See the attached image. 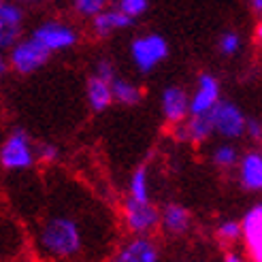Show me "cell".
I'll return each mask as SVG.
<instances>
[{
	"label": "cell",
	"mask_w": 262,
	"mask_h": 262,
	"mask_svg": "<svg viewBox=\"0 0 262 262\" xmlns=\"http://www.w3.org/2000/svg\"><path fill=\"white\" fill-rule=\"evenodd\" d=\"M90 215L75 207H49L36 226L38 254L51 262H77L92 250Z\"/></svg>",
	"instance_id": "1"
},
{
	"label": "cell",
	"mask_w": 262,
	"mask_h": 262,
	"mask_svg": "<svg viewBox=\"0 0 262 262\" xmlns=\"http://www.w3.org/2000/svg\"><path fill=\"white\" fill-rule=\"evenodd\" d=\"M36 145L24 128H15L7 135L0 147V164L9 173L28 171L36 162Z\"/></svg>",
	"instance_id": "2"
},
{
	"label": "cell",
	"mask_w": 262,
	"mask_h": 262,
	"mask_svg": "<svg viewBox=\"0 0 262 262\" xmlns=\"http://www.w3.org/2000/svg\"><path fill=\"white\" fill-rule=\"evenodd\" d=\"M166 58H168V43L162 34L149 32V34L137 36L130 43V60H133L137 71L143 75H149Z\"/></svg>",
	"instance_id": "3"
},
{
	"label": "cell",
	"mask_w": 262,
	"mask_h": 262,
	"mask_svg": "<svg viewBox=\"0 0 262 262\" xmlns=\"http://www.w3.org/2000/svg\"><path fill=\"white\" fill-rule=\"evenodd\" d=\"M122 217L124 226L130 234H141V237H149V234L160 226V211L154 203H139L126 196L122 205Z\"/></svg>",
	"instance_id": "4"
},
{
	"label": "cell",
	"mask_w": 262,
	"mask_h": 262,
	"mask_svg": "<svg viewBox=\"0 0 262 262\" xmlns=\"http://www.w3.org/2000/svg\"><path fill=\"white\" fill-rule=\"evenodd\" d=\"M49 51L32 36L19 38V41L9 49V64L11 69L19 75H32L41 67H45V62L49 60Z\"/></svg>",
	"instance_id": "5"
},
{
	"label": "cell",
	"mask_w": 262,
	"mask_h": 262,
	"mask_svg": "<svg viewBox=\"0 0 262 262\" xmlns=\"http://www.w3.org/2000/svg\"><path fill=\"white\" fill-rule=\"evenodd\" d=\"M30 36L36 38L49 54L67 51V49L75 47L77 41H79V34H77L73 26L64 24V21H56V19H49V21H43L41 26H36Z\"/></svg>",
	"instance_id": "6"
},
{
	"label": "cell",
	"mask_w": 262,
	"mask_h": 262,
	"mask_svg": "<svg viewBox=\"0 0 262 262\" xmlns=\"http://www.w3.org/2000/svg\"><path fill=\"white\" fill-rule=\"evenodd\" d=\"M215 135L224 139H241L247 128V117L239 109V104L230 100H220V104L211 111Z\"/></svg>",
	"instance_id": "7"
},
{
	"label": "cell",
	"mask_w": 262,
	"mask_h": 262,
	"mask_svg": "<svg viewBox=\"0 0 262 262\" xmlns=\"http://www.w3.org/2000/svg\"><path fill=\"white\" fill-rule=\"evenodd\" d=\"M222 100V85L211 73H201L190 94V115H209Z\"/></svg>",
	"instance_id": "8"
},
{
	"label": "cell",
	"mask_w": 262,
	"mask_h": 262,
	"mask_svg": "<svg viewBox=\"0 0 262 262\" xmlns=\"http://www.w3.org/2000/svg\"><path fill=\"white\" fill-rule=\"evenodd\" d=\"M109 262H160V250L151 237L133 234L111 254Z\"/></svg>",
	"instance_id": "9"
},
{
	"label": "cell",
	"mask_w": 262,
	"mask_h": 262,
	"mask_svg": "<svg viewBox=\"0 0 262 262\" xmlns=\"http://www.w3.org/2000/svg\"><path fill=\"white\" fill-rule=\"evenodd\" d=\"M160 109L168 124H183L190 117V94L179 85H166L160 94Z\"/></svg>",
	"instance_id": "10"
},
{
	"label": "cell",
	"mask_w": 262,
	"mask_h": 262,
	"mask_svg": "<svg viewBox=\"0 0 262 262\" xmlns=\"http://www.w3.org/2000/svg\"><path fill=\"white\" fill-rule=\"evenodd\" d=\"M24 9L15 0L0 3V47L11 49L21 38Z\"/></svg>",
	"instance_id": "11"
},
{
	"label": "cell",
	"mask_w": 262,
	"mask_h": 262,
	"mask_svg": "<svg viewBox=\"0 0 262 262\" xmlns=\"http://www.w3.org/2000/svg\"><path fill=\"white\" fill-rule=\"evenodd\" d=\"M243 241L252 262H262V203L252 205L241 217Z\"/></svg>",
	"instance_id": "12"
},
{
	"label": "cell",
	"mask_w": 262,
	"mask_h": 262,
	"mask_svg": "<svg viewBox=\"0 0 262 262\" xmlns=\"http://www.w3.org/2000/svg\"><path fill=\"white\" fill-rule=\"evenodd\" d=\"M173 135L181 143H205L215 135L213 117L209 115H190L183 124H177Z\"/></svg>",
	"instance_id": "13"
},
{
	"label": "cell",
	"mask_w": 262,
	"mask_h": 262,
	"mask_svg": "<svg viewBox=\"0 0 262 262\" xmlns=\"http://www.w3.org/2000/svg\"><path fill=\"white\" fill-rule=\"evenodd\" d=\"M241 188L247 192H262V151H245L237 164Z\"/></svg>",
	"instance_id": "14"
},
{
	"label": "cell",
	"mask_w": 262,
	"mask_h": 262,
	"mask_svg": "<svg viewBox=\"0 0 262 262\" xmlns=\"http://www.w3.org/2000/svg\"><path fill=\"white\" fill-rule=\"evenodd\" d=\"M133 24H135V19L128 17L124 11H120L117 7H113V9L107 7L104 11H100L96 17H92V32L102 38V36H109L111 32L126 30Z\"/></svg>",
	"instance_id": "15"
},
{
	"label": "cell",
	"mask_w": 262,
	"mask_h": 262,
	"mask_svg": "<svg viewBox=\"0 0 262 262\" xmlns=\"http://www.w3.org/2000/svg\"><path fill=\"white\" fill-rule=\"evenodd\" d=\"M85 98H88V107L94 113L107 111L115 102L111 81L102 79V77H98V75H92L88 79V83H85Z\"/></svg>",
	"instance_id": "16"
},
{
	"label": "cell",
	"mask_w": 262,
	"mask_h": 262,
	"mask_svg": "<svg viewBox=\"0 0 262 262\" xmlns=\"http://www.w3.org/2000/svg\"><path fill=\"white\" fill-rule=\"evenodd\" d=\"M160 226L168 234H186L192 226V213L179 203H168L160 211Z\"/></svg>",
	"instance_id": "17"
},
{
	"label": "cell",
	"mask_w": 262,
	"mask_h": 262,
	"mask_svg": "<svg viewBox=\"0 0 262 262\" xmlns=\"http://www.w3.org/2000/svg\"><path fill=\"white\" fill-rule=\"evenodd\" d=\"M128 199L139 203H151V183H149V168L141 164L128 179Z\"/></svg>",
	"instance_id": "18"
},
{
	"label": "cell",
	"mask_w": 262,
	"mask_h": 262,
	"mask_svg": "<svg viewBox=\"0 0 262 262\" xmlns=\"http://www.w3.org/2000/svg\"><path fill=\"white\" fill-rule=\"evenodd\" d=\"M113 88V98L115 102L126 104V107H135L143 100V90L130 79H124V77H115L111 81Z\"/></svg>",
	"instance_id": "19"
},
{
	"label": "cell",
	"mask_w": 262,
	"mask_h": 262,
	"mask_svg": "<svg viewBox=\"0 0 262 262\" xmlns=\"http://www.w3.org/2000/svg\"><path fill=\"white\" fill-rule=\"evenodd\" d=\"M211 160L217 168H232V166H237L239 160H241V156L237 151V147L232 145V143H222V145H217L211 154Z\"/></svg>",
	"instance_id": "20"
},
{
	"label": "cell",
	"mask_w": 262,
	"mask_h": 262,
	"mask_svg": "<svg viewBox=\"0 0 262 262\" xmlns=\"http://www.w3.org/2000/svg\"><path fill=\"white\" fill-rule=\"evenodd\" d=\"M215 234L222 243H234L243 239V224L237 220H222L215 228Z\"/></svg>",
	"instance_id": "21"
},
{
	"label": "cell",
	"mask_w": 262,
	"mask_h": 262,
	"mask_svg": "<svg viewBox=\"0 0 262 262\" xmlns=\"http://www.w3.org/2000/svg\"><path fill=\"white\" fill-rule=\"evenodd\" d=\"M217 47H220V54H222V56L232 58V56H237L239 51H241L243 38H241V34H239L237 30H226V32H222Z\"/></svg>",
	"instance_id": "22"
},
{
	"label": "cell",
	"mask_w": 262,
	"mask_h": 262,
	"mask_svg": "<svg viewBox=\"0 0 262 262\" xmlns=\"http://www.w3.org/2000/svg\"><path fill=\"white\" fill-rule=\"evenodd\" d=\"M120 11H124L128 17H141L143 13H145L149 9V0H117V5H115Z\"/></svg>",
	"instance_id": "23"
},
{
	"label": "cell",
	"mask_w": 262,
	"mask_h": 262,
	"mask_svg": "<svg viewBox=\"0 0 262 262\" xmlns=\"http://www.w3.org/2000/svg\"><path fill=\"white\" fill-rule=\"evenodd\" d=\"M36 156L45 164H56L60 160V147L54 143H41V145H36Z\"/></svg>",
	"instance_id": "24"
},
{
	"label": "cell",
	"mask_w": 262,
	"mask_h": 262,
	"mask_svg": "<svg viewBox=\"0 0 262 262\" xmlns=\"http://www.w3.org/2000/svg\"><path fill=\"white\" fill-rule=\"evenodd\" d=\"M94 75L102 77V79H107V81H113L117 77L115 75V67H113L111 60H98L96 67H94Z\"/></svg>",
	"instance_id": "25"
},
{
	"label": "cell",
	"mask_w": 262,
	"mask_h": 262,
	"mask_svg": "<svg viewBox=\"0 0 262 262\" xmlns=\"http://www.w3.org/2000/svg\"><path fill=\"white\" fill-rule=\"evenodd\" d=\"M245 135L250 137L252 141H260V139H262V122H260V120H256V117H247Z\"/></svg>",
	"instance_id": "26"
},
{
	"label": "cell",
	"mask_w": 262,
	"mask_h": 262,
	"mask_svg": "<svg viewBox=\"0 0 262 262\" xmlns=\"http://www.w3.org/2000/svg\"><path fill=\"white\" fill-rule=\"evenodd\" d=\"M222 262H245V258L241 254H237V252H226V256H224Z\"/></svg>",
	"instance_id": "27"
},
{
	"label": "cell",
	"mask_w": 262,
	"mask_h": 262,
	"mask_svg": "<svg viewBox=\"0 0 262 262\" xmlns=\"http://www.w3.org/2000/svg\"><path fill=\"white\" fill-rule=\"evenodd\" d=\"M250 9L256 13V15L262 17V0H250Z\"/></svg>",
	"instance_id": "28"
},
{
	"label": "cell",
	"mask_w": 262,
	"mask_h": 262,
	"mask_svg": "<svg viewBox=\"0 0 262 262\" xmlns=\"http://www.w3.org/2000/svg\"><path fill=\"white\" fill-rule=\"evenodd\" d=\"M254 34H256V41H258V43H262V21L256 26V32H254Z\"/></svg>",
	"instance_id": "29"
},
{
	"label": "cell",
	"mask_w": 262,
	"mask_h": 262,
	"mask_svg": "<svg viewBox=\"0 0 262 262\" xmlns=\"http://www.w3.org/2000/svg\"><path fill=\"white\" fill-rule=\"evenodd\" d=\"M15 3H38V0H15ZM41 3H51V0H41Z\"/></svg>",
	"instance_id": "30"
},
{
	"label": "cell",
	"mask_w": 262,
	"mask_h": 262,
	"mask_svg": "<svg viewBox=\"0 0 262 262\" xmlns=\"http://www.w3.org/2000/svg\"><path fill=\"white\" fill-rule=\"evenodd\" d=\"M0 3H9V0H0Z\"/></svg>",
	"instance_id": "31"
}]
</instances>
